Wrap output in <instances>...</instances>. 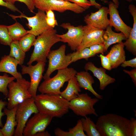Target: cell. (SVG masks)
Instances as JSON below:
<instances>
[{
    "mask_svg": "<svg viewBox=\"0 0 136 136\" xmlns=\"http://www.w3.org/2000/svg\"><path fill=\"white\" fill-rule=\"evenodd\" d=\"M96 125L101 136H130V120L121 116L112 113L103 115Z\"/></svg>",
    "mask_w": 136,
    "mask_h": 136,
    "instance_id": "obj_1",
    "label": "cell"
},
{
    "mask_svg": "<svg viewBox=\"0 0 136 136\" xmlns=\"http://www.w3.org/2000/svg\"><path fill=\"white\" fill-rule=\"evenodd\" d=\"M39 112L61 118L69 111V101L59 95L41 93L34 98Z\"/></svg>",
    "mask_w": 136,
    "mask_h": 136,
    "instance_id": "obj_2",
    "label": "cell"
},
{
    "mask_svg": "<svg viewBox=\"0 0 136 136\" xmlns=\"http://www.w3.org/2000/svg\"><path fill=\"white\" fill-rule=\"evenodd\" d=\"M56 33V30L52 28L38 36L33 44L34 49L27 63L28 65L35 61L47 62L46 58L51 47L56 43L61 42Z\"/></svg>",
    "mask_w": 136,
    "mask_h": 136,
    "instance_id": "obj_3",
    "label": "cell"
},
{
    "mask_svg": "<svg viewBox=\"0 0 136 136\" xmlns=\"http://www.w3.org/2000/svg\"><path fill=\"white\" fill-rule=\"evenodd\" d=\"M57 70L55 76L44 80L39 86L38 91L41 93L60 94V89L64 83L75 76L77 72L73 68L67 67Z\"/></svg>",
    "mask_w": 136,
    "mask_h": 136,
    "instance_id": "obj_4",
    "label": "cell"
},
{
    "mask_svg": "<svg viewBox=\"0 0 136 136\" xmlns=\"http://www.w3.org/2000/svg\"><path fill=\"white\" fill-rule=\"evenodd\" d=\"M30 82L23 78L10 82L8 84L7 108L11 109L25 100L31 97L28 91Z\"/></svg>",
    "mask_w": 136,
    "mask_h": 136,
    "instance_id": "obj_5",
    "label": "cell"
},
{
    "mask_svg": "<svg viewBox=\"0 0 136 136\" xmlns=\"http://www.w3.org/2000/svg\"><path fill=\"white\" fill-rule=\"evenodd\" d=\"M65 49V45H63L57 49L50 51L47 57L48 59V65L43 76L44 80L50 78L55 71L66 69L71 63V53L66 55Z\"/></svg>",
    "mask_w": 136,
    "mask_h": 136,
    "instance_id": "obj_6",
    "label": "cell"
},
{
    "mask_svg": "<svg viewBox=\"0 0 136 136\" xmlns=\"http://www.w3.org/2000/svg\"><path fill=\"white\" fill-rule=\"evenodd\" d=\"M99 101L97 98H92L87 93L79 94L69 101V109L77 116L85 117L88 115H93L97 116L94 106Z\"/></svg>",
    "mask_w": 136,
    "mask_h": 136,
    "instance_id": "obj_7",
    "label": "cell"
},
{
    "mask_svg": "<svg viewBox=\"0 0 136 136\" xmlns=\"http://www.w3.org/2000/svg\"><path fill=\"white\" fill-rule=\"evenodd\" d=\"M39 112L33 97L27 99L19 104L17 106L16 114L17 125L14 136H23V130L29 118L33 114Z\"/></svg>",
    "mask_w": 136,
    "mask_h": 136,
    "instance_id": "obj_8",
    "label": "cell"
},
{
    "mask_svg": "<svg viewBox=\"0 0 136 136\" xmlns=\"http://www.w3.org/2000/svg\"><path fill=\"white\" fill-rule=\"evenodd\" d=\"M34 3L35 7L45 12L49 10L61 13L70 10L80 14L86 10L75 3L62 0H34Z\"/></svg>",
    "mask_w": 136,
    "mask_h": 136,
    "instance_id": "obj_9",
    "label": "cell"
},
{
    "mask_svg": "<svg viewBox=\"0 0 136 136\" xmlns=\"http://www.w3.org/2000/svg\"><path fill=\"white\" fill-rule=\"evenodd\" d=\"M8 15L15 20L17 18L26 19L28 22L27 25L30 29L27 30V33H31L36 36H38L43 32L53 28L49 26L47 23L45 12L40 10L38 9V12L35 15L32 17H28L23 13L18 16Z\"/></svg>",
    "mask_w": 136,
    "mask_h": 136,
    "instance_id": "obj_10",
    "label": "cell"
},
{
    "mask_svg": "<svg viewBox=\"0 0 136 136\" xmlns=\"http://www.w3.org/2000/svg\"><path fill=\"white\" fill-rule=\"evenodd\" d=\"M60 26L67 30V32L62 35L57 34L61 39V42L67 43L71 50H77L81 45L83 38L84 32L83 26H77L72 25L69 23H64Z\"/></svg>",
    "mask_w": 136,
    "mask_h": 136,
    "instance_id": "obj_11",
    "label": "cell"
},
{
    "mask_svg": "<svg viewBox=\"0 0 136 136\" xmlns=\"http://www.w3.org/2000/svg\"><path fill=\"white\" fill-rule=\"evenodd\" d=\"M45 62H39L35 65L31 64L27 66L21 65V74H28L30 77V85L28 91L31 97L35 98L36 96L37 91L45 71Z\"/></svg>",
    "mask_w": 136,
    "mask_h": 136,
    "instance_id": "obj_12",
    "label": "cell"
},
{
    "mask_svg": "<svg viewBox=\"0 0 136 136\" xmlns=\"http://www.w3.org/2000/svg\"><path fill=\"white\" fill-rule=\"evenodd\" d=\"M53 117L39 112L28 120L23 131V135L34 136L37 133L44 131L51 123Z\"/></svg>",
    "mask_w": 136,
    "mask_h": 136,
    "instance_id": "obj_13",
    "label": "cell"
},
{
    "mask_svg": "<svg viewBox=\"0 0 136 136\" xmlns=\"http://www.w3.org/2000/svg\"><path fill=\"white\" fill-rule=\"evenodd\" d=\"M83 37L82 43L76 51L89 47L94 44H104L103 37L105 31L91 25L83 26Z\"/></svg>",
    "mask_w": 136,
    "mask_h": 136,
    "instance_id": "obj_14",
    "label": "cell"
},
{
    "mask_svg": "<svg viewBox=\"0 0 136 136\" xmlns=\"http://www.w3.org/2000/svg\"><path fill=\"white\" fill-rule=\"evenodd\" d=\"M108 8L101 7L95 12H92L86 15L84 21L87 25L104 30L109 25Z\"/></svg>",
    "mask_w": 136,
    "mask_h": 136,
    "instance_id": "obj_15",
    "label": "cell"
},
{
    "mask_svg": "<svg viewBox=\"0 0 136 136\" xmlns=\"http://www.w3.org/2000/svg\"><path fill=\"white\" fill-rule=\"evenodd\" d=\"M108 6L109 25L114 27L117 31H120L123 33L127 39L129 36L132 27L127 25L122 20L117 8L113 2H109Z\"/></svg>",
    "mask_w": 136,
    "mask_h": 136,
    "instance_id": "obj_16",
    "label": "cell"
},
{
    "mask_svg": "<svg viewBox=\"0 0 136 136\" xmlns=\"http://www.w3.org/2000/svg\"><path fill=\"white\" fill-rule=\"evenodd\" d=\"M84 69L86 71H91L94 76L98 79L100 83L99 88L101 91L104 90L108 85L114 83L116 81L115 79L106 73L105 69L96 67L91 62H87L84 66Z\"/></svg>",
    "mask_w": 136,
    "mask_h": 136,
    "instance_id": "obj_17",
    "label": "cell"
},
{
    "mask_svg": "<svg viewBox=\"0 0 136 136\" xmlns=\"http://www.w3.org/2000/svg\"><path fill=\"white\" fill-rule=\"evenodd\" d=\"M18 64V61L14 58L9 55H4L0 60V72L9 73L16 80L22 79V74L17 71Z\"/></svg>",
    "mask_w": 136,
    "mask_h": 136,
    "instance_id": "obj_18",
    "label": "cell"
},
{
    "mask_svg": "<svg viewBox=\"0 0 136 136\" xmlns=\"http://www.w3.org/2000/svg\"><path fill=\"white\" fill-rule=\"evenodd\" d=\"M124 46L122 42L114 45L107 55L110 60L112 69L118 67L125 60Z\"/></svg>",
    "mask_w": 136,
    "mask_h": 136,
    "instance_id": "obj_19",
    "label": "cell"
},
{
    "mask_svg": "<svg viewBox=\"0 0 136 136\" xmlns=\"http://www.w3.org/2000/svg\"><path fill=\"white\" fill-rule=\"evenodd\" d=\"M17 106L11 109L5 107L4 112L6 116L7 119L5 125L1 129L3 136H12L14 135L15 127L17 125L16 119V114Z\"/></svg>",
    "mask_w": 136,
    "mask_h": 136,
    "instance_id": "obj_20",
    "label": "cell"
},
{
    "mask_svg": "<svg viewBox=\"0 0 136 136\" xmlns=\"http://www.w3.org/2000/svg\"><path fill=\"white\" fill-rule=\"evenodd\" d=\"M129 12L133 17V25L129 36L124 43L126 49L134 55H136V7L133 4L128 6Z\"/></svg>",
    "mask_w": 136,
    "mask_h": 136,
    "instance_id": "obj_21",
    "label": "cell"
},
{
    "mask_svg": "<svg viewBox=\"0 0 136 136\" xmlns=\"http://www.w3.org/2000/svg\"><path fill=\"white\" fill-rule=\"evenodd\" d=\"M80 88L90 91L99 99H102L103 96L96 92L93 89L92 85L94 83L93 77L87 71L77 72L75 76Z\"/></svg>",
    "mask_w": 136,
    "mask_h": 136,
    "instance_id": "obj_22",
    "label": "cell"
},
{
    "mask_svg": "<svg viewBox=\"0 0 136 136\" xmlns=\"http://www.w3.org/2000/svg\"><path fill=\"white\" fill-rule=\"evenodd\" d=\"M104 31L103 37L105 52L107 51L109 47L113 44L118 43L127 39L122 33L115 32L113 31L112 27L109 25Z\"/></svg>",
    "mask_w": 136,
    "mask_h": 136,
    "instance_id": "obj_23",
    "label": "cell"
},
{
    "mask_svg": "<svg viewBox=\"0 0 136 136\" xmlns=\"http://www.w3.org/2000/svg\"><path fill=\"white\" fill-rule=\"evenodd\" d=\"M68 82L66 87L61 92L60 95L70 101L77 97L81 90L75 76L72 77Z\"/></svg>",
    "mask_w": 136,
    "mask_h": 136,
    "instance_id": "obj_24",
    "label": "cell"
},
{
    "mask_svg": "<svg viewBox=\"0 0 136 136\" xmlns=\"http://www.w3.org/2000/svg\"><path fill=\"white\" fill-rule=\"evenodd\" d=\"M10 46V51L9 55L17 60L19 64L22 65L25 57V53L20 47L18 41H12Z\"/></svg>",
    "mask_w": 136,
    "mask_h": 136,
    "instance_id": "obj_25",
    "label": "cell"
},
{
    "mask_svg": "<svg viewBox=\"0 0 136 136\" xmlns=\"http://www.w3.org/2000/svg\"><path fill=\"white\" fill-rule=\"evenodd\" d=\"M7 28L9 35L13 41H18L27 33V30L16 21L14 24L7 26Z\"/></svg>",
    "mask_w": 136,
    "mask_h": 136,
    "instance_id": "obj_26",
    "label": "cell"
},
{
    "mask_svg": "<svg viewBox=\"0 0 136 136\" xmlns=\"http://www.w3.org/2000/svg\"><path fill=\"white\" fill-rule=\"evenodd\" d=\"M84 131L87 136H101L96 128V124L90 118L87 116L80 119Z\"/></svg>",
    "mask_w": 136,
    "mask_h": 136,
    "instance_id": "obj_27",
    "label": "cell"
},
{
    "mask_svg": "<svg viewBox=\"0 0 136 136\" xmlns=\"http://www.w3.org/2000/svg\"><path fill=\"white\" fill-rule=\"evenodd\" d=\"M71 63L82 59L87 60L90 57L95 56L96 54L92 52L88 47L81 50L76 51L71 53Z\"/></svg>",
    "mask_w": 136,
    "mask_h": 136,
    "instance_id": "obj_28",
    "label": "cell"
},
{
    "mask_svg": "<svg viewBox=\"0 0 136 136\" xmlns=\"http://www.w3.org/2000/svg\"><path fill=\"white\" fill-rule=\"evenodd\" d=\"M36 39V36L34 35L27 33L20 39L18 41L21 48L26 53L33 46Z\"/></svg>",
    "mask_w": 136,
    "mask_h": 136,
    "instance_id": "obj_29",
    "label": "cell"
},
{
    "mask_svg": "<svg viewBox=\"0 0 136 136\" xmlns=\"http://www.w3.org/2000/svg\"><path fill=\"white\" fill-rule=\"evenodd\" d=\"M15 79L13 77H10L5 73L2 76H0V92L7 97L8 94V86L9 84Z\"/></svg>",
    "mask_w": 136,
    "mask_h": 136,
    "instance_id": "obj_30",
    "label": "cell"
},
{
    "mask_svg": "<svg viewBox=\"0 0 136 136\" xmlns=\"http://www.w3.org/2000/svg\"><path fill=\"white\" fill-rule=\"evenodd\" d=\"M12 41L9 35L7 26L0 24V43L10 46Z\"/></svg>",
    "mask_w": 136,
    "mask_h": 136,
    "instance_id": "obj_31",
    "label": "cell"
},
{
    "mask_svg": "<svg viewBox=\"0 0 136 136\" xmlns=\"http://www.w3.org/2000/svg\"><path fill=\"white\" fill-rule=\"evenodd\" d=\"M68 130L72 136H87L84 132L80 119L77 121L76 125L74 127L69 128Z\"/></svg>",
    "mask_w": 136,
    "mask_h": 136,
    "instance_id": "obj_32",
    "label": "cell"
},
{
    "mask_svg": "<svg viewBox=\"0 0 136 136\" xmlns=\"http://www.w3.org/2000/svg\"><path fill=\"white\" fill-rule=\"evenodd\" d=\"M8 3L14 4L15 2L18 1L24 3L27 6L30 11L34 13L35 9L34 0H3Z\"/></svg>",
    "mask_w": 136,
    "mask_h": 136,
    "instance_id": "obj_33",
    "label": "cell"
},
{
    "mask_svg": "<svg viewBox=\"0 0 136 136\" xmlns=\"http://www.w3.org/2000/svg\"><path fill=\"white\" fill-rule=\"evenodd\" d=\"M68 1L73 3L85 10L93 6L90 2L87 0H68Z\"/></svg>",
    "mask_w": 136,
    "mask_h": 136,
    "instance_id": "obj_34",
    "label": "cell"
},
{
    "mask_svg": "<svg viewBox=\"0 0 136 136\" xmlns=\"http://www.w3.org/2000/svg\"><path fill=\"white\" fill-rule=\"evenodd\" d=\"M100 57L101 59V65L103 67L108 70H111L112 69L111 63L108 55L104 56L100 54Z\"/></svg>",
    "mask_w": 136,
    "mask_h": 136,
    "instance_id": "obj_35",
    "label": "cell"
},
{
    "mask_svg": "<svg viewBox=\"0 0 136 136\" xmlns=\"http://www.w3.org/2000/svg\"><path fill=\"white\" fill-rule=\"evenodd\" d=\"M90 50L95 54L100 53L104 55L105 51V46L104 44H95L89 47Z\"/></svg>",
    "mask_w": 136,
    "mask_h": 136,
    "instance_id": "obj_36",
    "label": "cell"
},
{
    "mask_svg": "<svg viewBox=\"0 0 136 136\" xmlns=\"http://www.w3.org/2000/svg\"><path fill=\"white\" fill-rule=\"evenodd\" d=\"M0 6L6 7L14 12L17 11L20 14L22 13L14 5L4 1L3 0H0Z\"/></svg>",
    "mask_w": 136,
    "mask_h": 136,
    "instance_id": "obj_37",
    "label": "cell"
},
{
    "mask_svg": "<svg viewBox=\"0 0 136 136\" xmlns=\"http://www.w3.org/2000/svg\"><path fill=\"white\" fill-rule=\"evenodd\" d=\"M130 120V136H136V119L134 118L131 117Z\"/></svg>",
    "mask_w": 136,
    "mask_h": 136,
    "instance_id": "obj_38",
    "label": "cell"
},
{
    "mask_svg": "<svg viewBox=\"0 0 136 136\" xmlns=\"http://www.w3.org/2000/svg\"><path fill=\"white\" fill-rule=\"evenodd\" d=\"M121 66L123 67L130 66L136 68V57L127 61L125 60L121 64Z\"/></svg>",
    "mask_w": 136,
    "mask_h": 136,
    "instance_id": "obj_39",
    "label": "cell"
},
{
    "mask_svg": "<svg viewBox=\"0 0 136 136\" xmlns=\"http://www.w3.org/2000/svg\"><path fill=\"white\" fill-rule=\"evenodd\" d=\"M8 104V102L6 101H3L0 99V127H2L3 125L2 121V118L4 114L2 110L7 106Z\"/></svg>",
    "mask_w": 136,
    "mask_h": 136,
    "instance_id": "obj_40",
    "label": "cell"
},
{
    "mask_svg": "<svg viewBox=\"0 0 136 136\" xmlns=\"http://www.w3.org/2000/svg\"><path fill=\"white\" fill-rule=\"evenodd\" d=\"M123 72L128 74L131 78L132 81L135 86H136V68H134L130 71L124 70Z\"/></svg>",
    "mask_w": 136,
    "mask_h": 136,
    "instance_id": "obj_41",
    "label": "cell"
},
{
    "mask_svg": "<svg viewBox=\"0 0 136 136\" xmlns=\"http://www.w3.org/2000/svg\"><path fill=\"white\" fill-rule=\"evenodd\" d=\"M54 133L57 136H72L69 131H64L58 127L55 129Z\"/></svg>",
    "mask_w": 136,
    "mask_h": 136,
    "instance_id": "obj_42",
    "label": "cell"
},
{
    "mask_svg": "<svg viewBox=\"0 0 136 136\" xmlns=\"http://www.w3.org/2000/svg\"><path fill=\"white\" fill-rule=\"evenodd\" d=\"M46 20L48 25L52 28H54L55 26L58 25L57 21L55 18H48L46 17Z\"/></svg>",
    "mask_w": 136,
    "mask_h": 136,
    "instance_id": "obj_43",
    "label": "cell"
},
{
    "mask_svg": "<svg viewBox=\"0 0 136 136\" xmlns=\"http://www.w3.org/2000/svg\"><path fill=\"white\" fill-rule=\"evenodd\" d=\"M50 134L47 131H43L38 132L35 134L34 136H50Z\"/></svg>",
    "mask_w": 136,
    "mask_h": 136,
    "instance_id": "obj_44",
    "label": "cell"
},
{
    "mask_svg": "<svg viewBox=\"0 0 136 136\" xmlns=\"http://www.w3.org/2000/svg\"><path fill=\"white\" fill-rule=\"evenodd\" d=\"M46 17L48 18H55V15L53 11L49 10L46 12Z\"/></svg>",
    "mask_w": 136,
    "mask_h": 136,
    "instance_id": "obj_45",
    "label": "cell"
},
{
    "mask_svg": "<svg viewBox=\"0 0 136 136\" xmlns=\"http://www.w3.org/2000/svg\"><path fill=\"white\" fill-rule=\"evenodd\" d=\"M89 1L92 4L93 6L97 9H99L101 7L100 5L97 3L95 0H89Z\"/></svg>",
    "mask_w": 136,
    "mask_h": 136,
    "instance_id": "obj_46",
    "label": "cell"
},
{
    "mask_svg": "<svg viewBox=\"0 0 136 136\" xmlns=\"http://www.w3.org/2000/svg\"><path fill=\"white\" fill-rule=\"evenodd\" d=\"M113 2L114 3L116 6L117 8L119 7V3L118 0H112Z\"/></svg>",
    "mask_w": 136,
    "mask_h": 136,
    "instance_id": "obj_47",
    "label": "cell"
},
{
    "mask_svg": "<svg viewBox=\"0 0 136 136\" xmlns=\"http://www.w3.org/2000/svg\"><path fill=\"white\" fill-rule=\"evenodd\" d=\"M0 136H3L1 130V129L0 128Z\"/></svg>",
    "mask_w": 136,
    "mask_h": 136,
    "instance_id": "obj_48",
    "label": "cell"
},
{
    "mask_svg": "<svg viewBox=\"0 0 136 136\" xmlns=\"http://www.w3.org/2000/svg\"><path fill=\"white\" fill-rule=\"evenodd\" d=\"M127 1L129 2H131L133 0H126ZM135 1H136V0H134Z\"/></svg>",
    "mask_w": 136,
    "mask_h": 136,
    "instance_id": "obj_49",
    "label": "cell"
},
{
    "mask_svg": "<svg viewBox=\"0 0 136 136\" xmlns=\"http://www.w3.org/2000/svg\"><path fill=\"white\" fill-rule=\"evenodd\" d=\"M63 0V1H68V0Z\"/></svg>",
    "mask_w": 136,
    "mask_h": 136,
    "instance_id": "obj_50",
    "label": "cell"
},
{
    "mask_svg": "<svg viewBox=\"0 0 136 136\" xmlns=\"http://www.w3.org/2000/svg\"><path fill=\"white\" fill-rule=\"evenodd\" d=\"M100 0L102 1H105L106 0Z\"/></svg>",
    "mask_w": 136,
    "mask_h": 136,
    "instance_id": "obj_51",
    "label": "cell"
}]
</instances>
